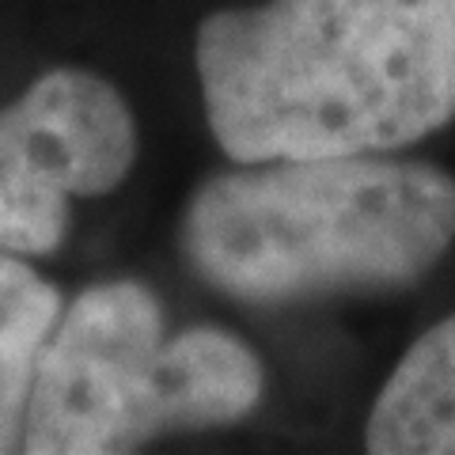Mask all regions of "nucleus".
Returning a JSON list of instances; mask_svg holds the SVG:
<instances>
[{"instance_id": "1", "label": "nucleus", "mask_w": 455, "mask_h": 455, "mask_svg": "<svg viewBox=\"0 0 455 455\" xmlns=\"http://www.w3.org/2000/svg\"><path fill=\"white\" fill-rule=\"evenodd\" d=\"M228 160L395 152L455 118V0H266L197 27Z\"/></svg>"}, {"instance_id": "2", "label": "nucleus", "mask_w": 455, "mask_h": 455, "mask_svg": "<svg viewBox=\"0 0 455 455\" xmlns=\"http://www.w3.org/2000/svg\"><path fill=\"white\" fill-rule=\"evenodd\" d=\"M455 239V179L383 152L266 160L212 175L182 220L190 266L243 304L403 289Z\"/></svg>"}, {"instance_id": "3", "label": "nucleus", "mask_w": 455, "mask_h": 455, "mask_svg": "<svg viewBox=\"0 0 455 455\" xmlns=\"http://www.w3.org/2000/svg\"><path fill=\"white\" fill-rule=\"evenodd\" d=\"M266 372L220 326L167 334L160 300L137 281L80 292L35 368L20 444L31 455L133 451L175 429H217L262 403Z\"/></svg>"}, {"instance_id": "4", "label": "nucleus", "mask_w": 455, "mask_h": 455, "mask_svg": "<svg viewBox=\"0 0 455 455\" xmlns=\"http://www.w3.org/2000/svg\"><path fill=\"white\" fill-rule=\"evenodd\" d=\"M137 160V125L103 76L53 68L0 110V251L61 247L68 202L114 190Z\"/></svg>"}, {"instance_id": "5", "label": "nucleus", "mask_w": 455, "mask_h": 455, "mask_svg": "<svg viewBox=\"0 0 455 455\" xmlns=\"http://www.w3.org/2000/svg\"><path fill=\"white\" fill-rule=\"evenodd\" d=\"M372 455H455V315L425 331L376 395L364 425Z\"/></svg>"}, {"instance_id": "6", "label": "nucleus", "mask_w": 455, "mask_h": 455, "mask_svg": "<svg viewBox=\"0 0 455 455\" xmlns=\"http://www.w3.org/2000/svg\"><path fill=\"white\" fill-rule=\"evenodd\" d=\"M61 296L31 266L0 254V451L23 436L35 368L57 326Z\"/></svg>"}]
</instances>
